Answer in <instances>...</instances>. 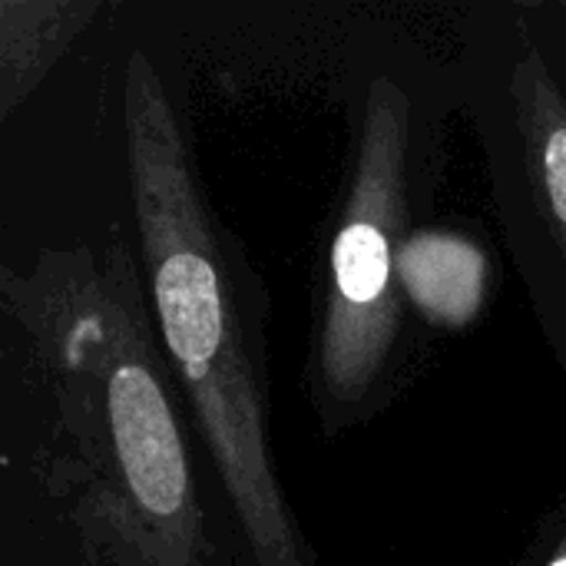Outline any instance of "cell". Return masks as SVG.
Wrapping results in <instances>:
<instances>
[{
	"label": "cell",
	"instance_id": "1",
	"mask_svg": "<svg viewBox=\"0 0 566 566\" xmlns=\"http://www.w3.org/2000/svg\"><path fill=\"white\" fill-rule=\"evenodd\" d=\"M123 116L139 249L169 365L206 434L255 566H308L272 468L265 388L239 272L199 192L166 86L143 53L126 63Z\"/></svg>",
	"mask_w": 566,
	"mask_h": 566
},
{
	"label": "cell",
	"instance_id": "2",
	"mask_svg": "<svg viewBox=\"0 0 566 566\" xmlns=\"http://www.w3.org/2000/svg\"><path fill=\"white\" fill-rule=\"evenodd\" d=\"M123 285L126 269L103 275L90 259L43 265L23 305L106 531L133 547V566H196L202 517L182 428Z\"/></svg>",
	"mask_w": 566,
	"mask_h": 566
},
{
	"label": "cell",
	"instance_id": "3",
	"mask_svg": "<svg viewBox=\"0 0 566 566\" xmlns=\"http://www.w3.org/2000/svg\"><path fill=\"white\" fill-rule=\"evenodd\" d=\"M411 103L388 76L365 103L348 199L328 252L312 381L325 421H352L381 391L401 335V249L408 242Z\"/></svg>",
	"mask_w": 566,
	"mask_h": 566
},
{
	"label": "cell",
	"instance_id": "4",
	"mask_svg": "<svg viewBox=\"0 0 566 566\" xmlns=\"http://www.w3.org/2000/svg\"><path fill=\"white\" fill-rule=\"evenodd\" d=\"M511 93L534 199L566 259V96L537 50L517 63Z\"/></svg>",
	"mask_w": 566,
	"mask_h": 566
},
{
	"label": "cell",
	"instance_id": "5",
	"mask_svg": "<svg viewBox=\"0 0 566 566\" xmlns=\"http://www.w3.org/2000/svg\"><path fill=\"white\" fill-rule=\"evenodd\" d=\"M488 289L484 252L454 232H418L401 249V292L444 328L468 325Z\"/></svg>",
	"mask_w": 566,
	"mask_h": 566
},
{
	"label": "cell",
	"instance_id": "6",
	"mask_svg": "<svg viewBox=\"0 0 566 566\" xmlns=\"http://www.w3.org/2000/svg\"><path fill=\"white\" fill-rule=\"evenodd\" d=\"M93 3H3L0 7V80L3 113L43 80L63 46L83 30Z\"/></svg>",
	"mask_w": 566,
	"mask_h": 566
},
{
	"label": "cell",
	"instance_id": "7",
	"mask_svg": "<svg viewBox=\"0 0 566 566\" xmlns=\"http://www.w3.org/2000/svg\"><path fill=\"white\" fill-rule=\"evenodd\" d=\"M544 566H566V531H564V537L557 541V547H554L551 560H547Z\"/></svg>",
	"mask_w": 566,
	"mask_h": 566
}]
</instances>
